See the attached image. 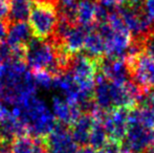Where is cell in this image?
<instances>
[{"mask_svg": "<svg viewBox=\"0 0 154 153\" xmlns=\"http://www.w3.org/2000/svg\"><path fill=\"white\" fill-rule=\"evenodd\" d=\"M12 113L26 125L29 134L35 139L45 137L57 124L55 115L46 104L35 96L27 99L22 105L15 107Z\"/></svg>", "mask_w": 154, "mask_h": 153, "instance_id": "1", "label": "cell"}, {"mask_svg": "<svg viewBox=\"0 0 154 153\" xmlns=\"http://www.w3.org/2000/svg\"><path fill=\"white\" fill-rule=\"evenodd\" d=\"M95 153H109V152H108L105 148H101V149H99V150H95Z\"/></svg>", "mask_w": 154, "mask_h": 153, "instance_id": "29", "label": "cell"}, {"mask_svg": "<svg viewBox=\"0 0 154 153\" xmlns=\"http://www.w3.org/2000/svg\"><path fill=\"white\" fill-rule=\"evenodd\" d=\"M32 38L31 29L26 21L8 23V35H6V43L11 48L27 46L29 42Z\"/></svg>", "mask_w": 154, "mask_h": 153, "instance_id": "11", "label": "cell"}, {"mask_svg": "<svg viewBox=\"0 0 154 153\" xmlns=\"http://www.w3.org/2000/svg\"><path fill=\"white\" fill-rule=\"evenodd\" d=\"M27 20L32 37L39 40L51 39L59 21L57 4L32 0Z\"/></svg>", "mask_w": 154, "mask_h": 153, "instance_id": "3", "label": "cell"}, {"mask_svg": "<svg viewBox=\"0 0 154 153\" xmlns=\"http://www.w3.org/2000/svg\"><path fill=\"white\" fill-rule=\"evenodd\" d=\"M41 139L47 153H77L79 150V145L73 139L69 127L59 122Z\"/></svg>", "mask_w": 154, "mask_h": 153, "instance_id": "6", "label": "cell"}, {"mask_svg": "<svg viewBox=\"0 0 154 153\" xmlns=\"http://www.w3.org/2000/svg\"><path fill=\"white\" fill-rule=\"evenodd\" d=\"M99 72L112 83L124 85L130 81L129 69L125 59L104 56L99 60Z\"/></svg>", "mask_w": 154, "mask_h": 153, "instance_id": "8", "label": "cell"}, {"mask_svg": "<svg viewBox=\"0 0 154 153\" xmlns=\"http://www.w3.org/2000/svg\"><path fill=\"white\" fill-rule=\"evenodd\" d=\"M84 50L92 58H102L105 56V41L97 31V26L90 29L86 36Z\"/></svg>", "mask_w": 154, "mask_h": 153, "instance_id": "14", "label": "cell"}, {"mask_svg": "<svg viewBox=\"0 0 154 153\" xmlns=\"http://www.w3.org/2000/svg\"><path fill=\"white\" fill-rule=\"evenodd\" d=\"M77 153H95V150L93 149L91 146L86 145V146H81V147H79V150H78Z\"/></svg>", "mask_w": 154, "mask_h": 153, "instance_id": "26", "label": "cell"}, {"mask_svg": "<svg viewBox=\"0 0 154 153\" xmlns=\"http://www.w3.org/2000/svg\"><path fill=\"white\" fill-rule=\"evenodd\" d=\"M108 139H109V137H108L107 132H106L101 120L95 118L94 125H93L91 132H90L88 145L91 146L94 150H99V149H101V148H103L104 146L107 144Z\"/></svg>", "mask_w": 154, "mask_h": 153, "instance_id": "16", "label": "cell"}, {"mask_svg": "<svg viewBox=\"0 0 154 153\" xmlns=\"http://www.w3.org/2000/svg\"><path fill=\"white\" fill-rule=\"evenodd\" d=\"M97 2L100 5L106 8L108 11H114L122 5H125L128 2V0H97Z\"/></svg>", "mask_w": 154, "mask_h": 153, "instance_id": "21", "label": "cell"}, {"mask_svg": "<svg viewBox=\"0 0 154 153\" xmlns=\"http://www.w3.org/2000/svg\"><path fill=\"white\" fill-rule=\"evenodd\" d=\"M36 1H42V2H51V3L58 4V0H36Z\"/></svg>", "mask_w": 154, "mask_h": 153, "instance_id": "28", "label": "cell"}, {"mask_svg": "<svg viewBox=\"0 0 154 153\" xmlns=\"http://www.w3.org/2000/svg\"><path fill=\"white\" fill-rule=\"evenodd\" d=\"M154 143V130L144 127L136 118L133 108L128 116V128L122 141V151L128 153H144Z\"/></svg>", "mask_w": 154, "mask_h": 153, "instance_id": "4", "label": "cell"}, {"mask_svg": "<svg viewBox=\"0 0 154 153\" xmlns=\"http://www.w3.org/2000/svg\"><path fill=\"white\" fill-rule=\"evenodd\" d=\"M130 80L142 89H154V58L138 51L125 58Z\"/></svg>", "mask_w": 154, "mask_h": 153, "instance_id": "5", "label": "cell"}, {"mask_svg": "<svg viewBox=\"0 0 154 153\" xmlns=\"http://www.w3.org/2000/svg\"><path fill=\"white\" fill-rule=\"evenodd\" d=\"M121 153H128V152H124V151H122V152H121Z\"/></svg>", "mask_w": 154, "mask_h": 153, "instance_id": "31", "label": "cell"}, {"mask_svg": "<svg viewBox=\"0 0 154 153\" xmlns=\"http://www.w3.org/2000/svg\"><path fill=\"white\" fill-rule=\"evenodd\" d=\"M8 20L4 19V20H0V43L3 42V40L6 38L8 35Z\"/></svg>", "mask_w": 154, "mask_h": 153, "instance_id": "23", "label": "cell"}, {"mask_svg": "<svg viewBox=\"0 0 154 153\" xmlns=\"http://www.w3.org/2000/svg\"><path fill=\"white\" fill-rule=\"evenodd\" d=\"M36 139L29 134L19 136L13 141L12 152L13 153H32L34 149Z\"/></svg>", "mask_w": 154, "mask_h": 153, "instance_id": "17", "label": "cell"}, {"mask_svg": "<svg viewBox=\"0 0 154 153\" xmlns=\"http://www.w3.org/2000/svg\"><path fill=\"white\" fill-rule=\"evenodd\" d=\"M0 153H13L12 143L0 139Z\"/></svg>", "mask_w": 154, "mask_h": 153, "instance_id": "25", "label": "cell"}, {"mask_svg": "<svg viewBox=\"0 0 154 153\" xmlns=\"http://www.w3.org/2000/svg\"><path fill=\"white\" fill-rule=\"evenodd\" d=\"M133 111L136 115L137 121L144 127L154 130V109L147 107H133Z\"/></svg>", "mask_w": 154, "mask_h": 153, "instance_id": "18", "label": "cell"}, {"mask_svg": "<svg viewBox=\"0 0 154 153\" xmlns=\"http://www.w3.org/2000/svg\"><path fill=\"white\" fill-rule=\"evenodd\" d=\"M25 62L32 72L46 70L53 77L62 75L59 67V48L51 39L39 40L32 37L27 44Z\"/></svg>", "mask_w": 154, "mask_h": 153, "instance_id": "2", "label": "cell"}, {"mask_svg": "<svg viewBox=\"0 0 154 153\" xmlns=\"http://www.w3.org/2000/svg\"><path fill=\"white\" fill-rule=\"evenodd\" d=\"M13 58L12 48L6 42L0 43V66L5 64Z\"/></svg>", "mask_w": 154, "mask_h": 153, "instance_id": "20", "label": "cell"}, {"mask_svg": "<svg viewBox=\"0 0 154 153\" xmlns=\"http://www.w3.org/2000/svg\"><path fill=\"white\" fill-rule=\"evenodd\" d=\"M143 8L154 27V0H144Z\"/></svg>", "mask_w": 154, "mask_h": 153, "instance_id": "22", "label": "cell"}, {"mask_svg": "<svg viewBox=\"0 0 154 153\" xmlns=\"http://www.w3.org/2000/svg\"><path fill=\"white\" fill-rule=\"evenodd\" d=\"M8 0H0V20L8 19Z\"/></svg>", "mask_w": 154, "mask_h": 153, "instance_id": "24", "label": "cell"}, {"mask_svg": "<svg viewBox=\"0 0 154 153\" xmlns=\"http://www.w3.org/2000/svg\"><path fill=\"white\" fill-rule=\"evenodd\" d=\"M32 74L37 85L41 86L45 89H49V88L53 87L54 77L48 72H46V70H37V72H32Z\"/></svg>", "mask_w": 154, "mask_h": 153, "instance_id": "19", "label": "cell"}, {"mask_svg": "<svg viewBox=\"0 0 154 153\" xmlns=\"http://www.w3.org/2000/svg\"><path fill=\"white\" fill-rule=\"evenodd\" d=\"M2 108H3V107L1 106V103H0V111H1V109H2Z\"/></svg>", "mask_w": 154, "mask_h": 153, "instance_id": "30", "label": "cell"}, {"mask_svg": "<svg viewBox=\"0 0 154 153\" xmlns=\"http://www.w3.org/2000/svg\"><path fill=\"white\" fill-rule=\"evenodd\" d=\"M90 29H85L79 24H75L68 29L65 36L59 42H54L59 44L69 55L75 56L84 50L86 36Z\"/></svg>", "mask_w": 154, "mask_h": 153, "instance_id": "9", "label": "cell"}, {"mask_svg": "<svg viewBox=\"0 0 154 153\" xmlns=\"http://www.w3.org/2000/svg\"><path fill=\"white\" fill-rule=\"evenodd\" d=\"M144 153H154V143L151 144V145L149 146L148 148H147L146 151H145Z\"/></svg>", "mask_w": 154, "mask_h": 153, "instance_id": "27", "label": "cell"}, {"mask_svg": "<svg viewBox=\"0 0 154 153\" xmlns=\"http://www.w3.org/2000/svg\"><path fill=\"white\" fill-rule=\"evenodd\" d=\"M130 109L131 108L128 107H120L109 112H103L97 116V118L101 120L109 139L122 143L127 132Z\"/></svg>", "mask_w": 154, "mask_h": 153, "instance_id": "7", "label": "cell"}, {"mask_svg": "<svg viewBox=\"0 0 154 153\" xmlns=\"http://www.w3.org/2000/svg\"><path fill=\"white\" fill-rule=\"evenodd\" d=\"M53 109L57 122L70 126L82 113L81 109L77 106L68 104L65 99L55 96L53 99Z\"/></svg>", "mask_w": 154, "mask_h": 153, "instance_id": "12", "label": "cell"}, {"mask_svg": "<svg viewBox=\"0 0 154 153\" xmlns=\"http://www.w3.org/2000/svg\"><path fill=\"white\" fill-rule=\"evenodd\" d=\"M94 122V115L88 112H82L79 118L69 126L71 134L80 147L88 145L90 132H91Z\"/></svg>", "mask_w": 154, "mask_h": 153, "instance_id": "10", "label": "cell"}, {"mask_svg": "<svg viewBox=\"0 0 154 153\" xmlns=\"http://www.w3.org/2000/svg\"><path fill=\"white\" fill-rule=\"evenodd\" d=\"M97 0H78L77 3V24L93 29L97 26Z\"/></svg>", "mask_w": 154, "mask_h": 153, "instance_id": "13", "label": "cell"}, {"mask_svg": "<svg viewBox=\"0 0 154 153\" xmlns=\"http://www.w3.org/2000/svg\"><path fill=\"white\" fill-rule=\"evenodd\" d=\"M8 22L26 21L31 13L32 0H8Z\"/></svg>", "mask_w": 154, "mask_h": 153, "instance_id": "15", "label": "cell"}]
</instances>
